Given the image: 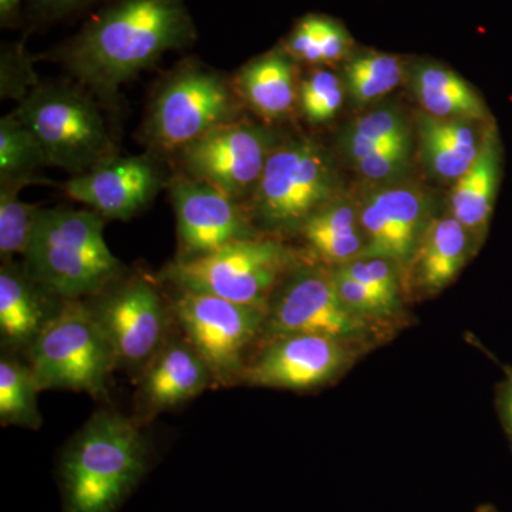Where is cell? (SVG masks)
<instances>
[{"mask_svg":"<svg viewBox=\"0 0 512 512\" xmlns=\"http://www.w3.org/2000/svg\"><path fill=\"white\" fill-rule=\"evenodd\" d=\"M23 265L5 261L0 268V335L9 349H26L36 342L60 305ZM62 303V302H60Z\"/></svg>","mask_w":512,"mask_h":512,"instance_id":"18","label":"cell"},{"mask_svg":"<svg viewBox=\"0 0 512 512\" xmlns=\"http://www.w3.org/2000/svg\"><path fill=\"white\" fill-rule=\"evenodd\" d=\"M50 167L45 150L13 111L0 120V185L40 184L39 171Z\"/></svg>","mask_w":512,"mask_h":512,"instance_id":"25","label":"cell"},{"mask_svg":"<svg viewBox=\"0 0 512 512\" xmlns=\"http://www.w3.org/2000/svg\"><path fill=\"white\" fill-rule=\"evenodd\" d=\"M299 232L312 255L332 268L348 264L365 252L359 205L342 195L320 207L303 222Z\"/></svg>","mask_w":512,"mask_h":512,"instance_id":"24","label":"cell"},{"mask_svg":"<svg viewBox=\"0 0 512 512\" xmlns=\"http://www.w3.org/2000/svg\"><path fill=\"white\" fill-rule=\"evenodd\" d=\"M406 74L399 56L367 52L350 57L343 67V83L357 106H366L392 93Z\"/></svg>","mask_w":512,"mask_h":512,"instance_id":"26","label":"cell"},{"mask_svg":"<svg viewBox=\"0 0 512 512\" xmlns=\"http://www.w3.org/2000/svg\"><path fill=\"white\" fill-rule=\"evenodd\" d=\"M375 330V323L360 318L342 301L330 269L299 264L272 296L264 333L269 339L305 333L355 345L365 342Z\"/></svg>","mask_w":512,"mask_h":512,"instance_id":"10","label":"cell"},{"mask_svg":"<svg viewBox=\"0 0 512 512\" xmlns=\"http://www.w3.org/2000/svg\"><path fill=\"white\" fill-rule=\"evenodd\" d=\"M298 265L291 249L276 239L258 237L232 242L200 258L175 259L160 278L175 289L268 311L276 289Z\"/></svg>","mask_w":512,"mask_h":512,"instance_id":"7","label":"cell"},{"mask_svg":"<svg viewBox=\"0 0 512 512\" xmlns=\"http://www.w3.org/2000/svg\"><path fill=\"white\" fill-rule=\"evenodd\" d=\"M90 306L111 343L117 363L146 367L167 342L170 309L144 276L117 281Z\"/></svg>","mask_w":512,"mask_h":512,"instance_id":"12","label":"cell"},{"mask_svg":"<svg viewBox=\"0 0 512 512\" xmlns=\"http://www.w3.org/2000/svg\"><path fill=\"white\" fill-rule=\"evenodd\" d=\"M330 276L342 301L360 318L377 325L382 320L392 318L400 309L399 303L389 301L349 275L343 274L338 268H330Z\"/></svg>","mask_w":512,"mask_h":512,"instance_id":"32","label":"cell"},{"mask_svg":"<svg viewBox=\"0 0 512 512\" xmlns=\"http://www.w3.org/2000/svg\"><path fill=\"white\" fill-rule=\"evenodd\" d=\"M177 221V259H194L232 242L258 238L247 207L211 185L184 173L168 183Z\"/></svg>","mask_w":512,"mask_h":512,"instance_id":"13","label":"cell"},{"mask_svg":"<svg viewBox=\"0 0 512 512\" xmlns=\"http://www.w3.org/2000/svg\"><path fill=\"white\" fill-rule=\"evenodd\" d=\"M278 143L271 128L237 120L217 128L178 154L185 175L242 202L251 198Z\"/></svg>","mask_w":512,"mask_h":512,"instance_id":"11","label":"cell"},{"mask_svg":"<svg viewBox=\"0 0 512 512\" xmlns=\"http://www.w3.org/2000/svg\"><path fill=\"white\" fill-rule=\"evenodd\" d=\"M212 383L210 369L187 339H167L144 367L140 402L153 416L194 399Z\"/></svg>","mask_w":512,"mask_h":512,"instance_id":"17","label":"cell"},{"mask_svg":"<svg viewBox=\"0 0 512 512\" xmlns=\"http://www.w3.org/2000/svg\"><path fill=\"white\" fill-rule=\"evenodd\" d=\"M355 353L352 343L326 336H278L247 365L242 380L269 389H315L342 375Z\"/></svg>","mask_w":512,"mask_h":512,"instance_id":"14","label":"cell"},{"mask_svg":"<svg viewBox=\"0 0 512 512\" xmlns=\"http://www.w3.org/2000/svg\"><path fill=\"white\" fill-rule=\"evenodd\" d=\"M335 158L308 137L279 141L259 178L248 211L252 222L274 232L299 231L323 205L339 195Z\"/></svg>","mask_w":512,"mask_h":512,"instance_id":"4","label":"cell"},{"mask_svg":"<svg viewBox=\"0 0 512 512\" xmlns=\"http://www.w3.org/2000/svg\"><path fill=\"white\" fill-rule=\"evenodd\" d=\"M333 268H338L343 274L349 275L360 284L400 305L403 269L392 259L383 258V256H360L348 264L333 266Z\"/></svg>","mask_w":512,"mask_h":512,"instance_id":"31","label":"cell"},{"mask_svg":"<svg viewBox=\"0 0 512 512\" xmlns=\"http://www.w3.org/2000/svg\"><path fill=\"white\" fill-rule=\"evenodd\" d=\"M22 187L0 185V255L3 262L25 256L42 208L20 200Z\"/></svg>","mask_w":512,"mask_h":512,"instance_id":"29","label":"cell"},{"mask_svg":"<svg viewBox=\"0 0 512 512\" xmlns=\"http://www.w3.org/2000/svg\"><path fill=\"white\" fill-rule=\"evenodd\" d=\"M357 205L366 237L362 256L392 259L406 271L433 220L429 192L414 183L389 181L367 192Z\"/></svg>","mask_w":512,"mask_h":512,"instance_id":"15","label":"cell"},{"mask_svg":"<svg viewBox=\"0 0 512 512\" xmlns=\"http://www.w3.org/2000/svg\"><path fill=\"white\" fill-rule=\"evenodd\" d=\"M242 103L232 80L200 62H185L157 87L144 121L147 143L160 153L185 147L239 120Z\"/></svg>","mask_w":512,"mask_h":512,"instance_id":"5","label":"cell"},{"mask_svg":"<svg viewBox=\"0 0 512 512\" xmlns=\"http://www.w3.org/2000/svg\"><path fill=\"white\" fill-rule=\"evenodd\" d=\"M164 178L153 157L116 156L86 173L73 175L63 191L106 220L126 221L156 198Z\"/></svg>","mask_w":512,"mask_h":512,"instance_id":"16","label":"cell"},{"mask_svg":"<svg viewBox=\"0 0 512 512\" xmlns=\"http://www.w3.org/2000/svg\"><path fill=\"white\" fill-rule=\"evenodd\" d=\"M409 86L423 113L437 119H464L490 123V110L480 94L453 70L431 62L410 67Z\"/></svg>","mask_w":512,"mask_h":512,"instance_id":"23","label":"cell"},{"mask_svg":"<svg viewBox=\"0 0 512 512\" xmlns=\"http://www.w3.org/2000/svg\"><path fill=\"white\" fill-rule=\"evenodd\" d=\"M93 210L42 208L23 268L60 301L99 295L123 276V262L104 238Z\"/></svg>","mask_w":512,"mask_h":512,"instance_id":"3","label":"cell"},{"mask_svg":"<svg viewBox=\"0 0 512 512\" xmlns=\"http://www.w3.org/2000/svg\"><path fill=\"white\" fill-rule=\"evenodd\" d=\"M409 136L412 133L402 111L386 106L353 121L340 136L339 146L353 165L383 143Z\"/></svg>","mask_w":512,"mask_h":512,"instance_id":"28","label":"cell"},{"mask_svg":"<svg viewBox=\"0 0 512 512\" xmlns=\"http://www.w3.org/2000/svg\"><path fill=\"white\" fill-rule=\"evenodd\" d=\"M147 468V441L137 424L107 410L94 414L60 461L63 512H117Z\"/></svg>","mask_w":512,"mask_h":512,"instance_id":"2","label":"cell"},{"mask_svg":"<svg viewBox=\"0 0 512 512\" xmlns=\"http://www.w3.org/2000/svg\"><path fill=\"white\" fill-rule=\"evenodd\" d=\"M477 512H500L493 505L484 504L477 508Z\"/></svg>","mask_w":512,"mask_h":512,"instance_id":"39","label":"cell"},{"mask_svg":"<svg viewBox=\"0 0 512 512\" xmlns=\"http://www.w3.org/2000/svg\"><path fill=\"white\" fill-rule=\"evenodd\" d=\"M170 306L214 383L229 386L242 380L247 369L245 353L264 332L268 311L184 289H175Z\"/></svg>","mask_w":512,"mask_h":512,"instance_id":"9","label":"cell"},{"mask_svg":"<svg viewBox=\"0 0 512 512\" xmlns=\"http://www.w3.org/2000/svg\"><path fill=\"white\" fill-rule=\"evenodd\" d=\"M232 84L242 106L265 121L288 119L298 107L296 62L282 46L245 64Z\"/></svg>","mask_w":512,"mask_h":512,"instance_id":"19","label":"cell"},{"mask_svg":"<svg viewBox=\"0 0 512 512\" xmlns=\"http://www.w3.org/2000/svg\"><path fill=\"white\" fill-rule=\"evenodd\" d=\"M500 136L495 121L485 130L483 146L474 164L454 181L450 198V214L466 227L474 244L483 241L493 217L495 198L500 185Z\"/></svg>","mask_w":512,"mask_h":512,"instance_id":"20","label":"cell"},{"mask_svg":"<svg viewBox=\"0 0 512 512\" xmlns=\"http://www.w3.org/2000/svg\"><path fill=\"white\" fill-rule=\"evenodd\" d=\"M28 352L40 392L66 389L99 399L107 393L109 377L119 365L92 308L80 299L60 303Z\"/></svg>","mask_w":512,"mask_h":512,"instance_id":"8","label":"cell"},{"mask_svg":"<svg viewBox=\"0 0 512 512\" xmlns=\"http://www.w3.org/2000/svg\"><path fill=\"white\" fill-rule=\"evenodd\" d=\"M473 251V237L453 215L433 218L404 272L413 288L437 293L456 279Z\"/></svg>","mask_w":512,"mask_h":512,"instance_id":"22","label":"cell"},{"mask_svg":"<svg viewBox=\"0 0 512 512\" xmlns=\"http://www.w3.org/2000/svg\"><path fill=\"white\" fill-rule=\"evenodd\" d=\"M318 39L323 64H336L348 60L353 40L348 30L339 22L318 15Z\"/></svg>","mask_w":512,"mask_h":512,"instance_id":"35","label":"cell"},{"mask_svg":"<svg viewBox=\"0 0 512 512\" xmlns=\"http://www.w3.org/2000/svg\"><path fill=\"white\" fill-rule=\"evenodd\" d=\"M197 40L187 0H113L53 52L79 86L106 104L168 52Z\"/></svg>","mask_w":512,"mask_h":512,"instance_id":"1","label":"cell"},{"mask_svg":"<svg viewBox=\"0 0 512 512\" xmlns=\"http://www.w3.org/2000/svg\"><path fill=\"white\" fill-rule=\"evenodd\" d=\"M39 84L33 70L32 59L25 47L23 45L5 47L0 60L2 99H15L20 103Z\"/></svg>","mask_w":512,"mask_h":512,"instance_id":"34","label":"cell"},{"mask_svg":"<svg viewBox=\"0 0 512 512\" xmlns=\"http://www.w3.org/2000/svg\"><path fill=\"white\" fill-rule=\"evenodd\" d=\"M498 412L512 447V369L507 370V379L501 384L498 394Z\"/></svg>","mask_w":512,"mask_h":512,"instance_id":"37","label":"cell"},{"mask_svg":"<svg viewBox=\"0 0 512 512\" xmlns=\"http://www.w3.org/2000/svg\"><path fill=\"white\" fill-rule=\"evenodd\" d=\"M101 0H29L30 8L43 20H55L72 15Z\"/></svg>","mask_w":512,"mask_h":512,"instance_id":"36","label":"cell"},{"mask_svg":"<svg viewBox=\"0 0 512 512\" xmlns=\"http://www.w3.org/2000/svg\"><path fill=\"white\" fill-rule=\"evenodd\" d=\"M25 0H0V23L2 28L18 25L20 10Z\"/></svg>","mask_w":512,"mask_h":512,"instance_id":"38","label":"cell"},{"mask_svg":"<svg viewBox=\"0 0 512 512\" xmlns=\"http://www.w3.org/2000/svg\"><path fill=\"white\" fill-rule=\"evenodd\" d=\"M345 90L338 74L326 69L313 70L299 83V113L313 126L328 123L342 109Z\"/></svg>","mask_w":512,"mask_h":512,"instance_id":"30","label":"cell"},{"mask_svg":"<svg viewBox=\"0 0 512 512\" xmlns=\"http://www.w3.org/2000/svg\"><path fill=\"white\" fill-rule=\"evenodd\" d=\"M15 113L42 144L50 167L79 175L117 154L99 106L82 86L40 83Z\"/></svg>","mask_w":512,"mask_h":512,"instance_id":"6","label":"cell"},{"mask_svg":"<svg viewBox=\"0 0 512 512\" xmlns=\"http://www.w3.org/2000/svg\"><path fill=\"white\" fill-rule=\"evenodd\" d=\"M493 121L437 119L421 113L417 120V133L420 156L426 170L439 180L454 183L477 160L485 130Z\"/></svg>","mask_w":512,"mask_h":512,"instance_id":"21","label":"cell"},{"mask_svg":"<svg viewBox=\"0 0 512 512\" xmlns=\"http://www.w3.org/2000/svg\"><path fill=\"white\" fill-rule=\"evenodd\" d=\"M37 387L29 365L3 356L0 360V421L3 426L37 430L42 414L37 407Z\"/></svg>","mask_w":512,"mask_h":512,"instance_id":"27","label":"cell"},{"mask_svg":"<svg viewBox=\"0 0 512 512\" xmlns=\"http://www.w3.org/2000/svg\"><path fill=\"white\" fill-rule=\"evenodd\" d=\"M412 158V136L387 141L376 147L362 160L356 161L353 168L369 181L389 183L399 180L407 170Z\"/></svg>","mask_w":512,"mask_h":512,"instance_id":"33","label":"cell"}]
</instances>
